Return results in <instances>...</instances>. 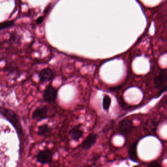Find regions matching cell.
Wrapping results in <instances>:
<instances>
[{"mask_svg":"<svg viewBox=\"0 0 167 167\" xmlns=\"http://www.w3.org/2000/svg\"><path fill=\"white\" fill-rule=\"evenodd\" d=\"M17 134L9 125L0 123V167H16L19 145Z\"/></svg>","mask_w":167,"mask_h":167,"instance_id":"6da1fadb","label":"cell"},{"mask_svg":"<svg viewBox=\"0 0 167 167\" xmlns=\"http://www.w3.org/2000/svg\"><path fill=\"white\" fill-rule=\"evenodd\" d=\"M0 113L12 125L16 130L22 131L19 119L18 116L14 111L10 109L0 108Z\"/></svg>","mask_w":167,"mask_h":167,"instance_id":"7a4b0ae2","label":"cell"},{"mask_svg":"<svg viewBox=\"0 0 167 167\" xmlns=\"http://www.w3.org/2000/svg\"><path fill=\"white\" fill-rule=\"evenodd\" d=\"M49 117V109L47 106L39 107L34 110L32 115V118L39 121Z\"/></svg>","mask_w":167,"mask_h":167,"instance_id":"3957f363","label":"cell"},{"mask_svg":"<svg viewBox=\"0 0 167 167\" xmlns=\"http://www.w3.org/2000/svg\"><path fill=\"white\" fill-rule=\"evenodd\" d=\"M57 95V90L50 85L47 86L44 91V99L47 103H53L56 100Z\"/></svg>","mask_w":167,"mask_h":167,"instance_id":"277c9868","label":"cell"},{"mask_svg":"<svg viewBox=\"0 0 167 167\" xmlns=\"http://www.w3.org/2000/svg\"><path fill=\"white\" fill-rule=\"evenodd\" d=\"M133 129V123L130 120L125 119L119 124V131L120 134L125 136L130 134Z\"/></svg>","mask_w":167,"mask_h":167,"instance_id":"5b68a950","label":"cell"},{"mask_svg":"<svg viewBox=\"0 0 167 167\" xmlns=\"http://www.w3.org/2000/svg\"><path fill=\"white\" fill-rule=\"evenodd\" d=\"M167 82V74L166 72H161L159 75L155 78L154 80V84L155 87L157 89H161L162 91H166Z\"/></svg>","mask_w":167,"mask_h":167,"instance_id":"8992f818","label":"cell"},{"mask_svg":"<svg viewBox=\"0 0 167 167\" xmlns=\"http://www.w3.org/2000/svg\"><path fill=\"white\" fill-rule=\"evenodd\" d=\"M97 138L98 135L97 134H90L82 142L80 146L81 148L83 150H89L96 143Z\"/></svg>","mask_w":167,"mask_h":167,"instance_id":"52a82bcc","label":"cell"},{"mask_svg":"<svg viewBox=\"0 0 167 167\" xmlns=\"http://www.w3.org/2000/svg\"><path fill=\"white\" fill-rule=\"evenodd\" d=\"M39 81L41 83H46L53 79L54 74L53 70L50 68H45L40 71L39 74Z\"/></svg>","mask_w":167,"mask_h":167,"instance_id":"ba28073f","label":"cell"},{"mask_svg":"<svg viewBox=\"0 0 167 167\" xmlns=\"http://www.w3.org/2000/svg\"><path fill=\"white\" fill-rule=\"evenodd\" d=\"M53 154L49 150L42 151L39 153L36 156L37 161L41 164H48L51 162Z\"/></svg>","mask_w":167,"mask_h":167,"instance_id":"9c48e42d","label":"cell"},{"mask_svg":"<svg viewBox=\"0 0 167 167\" xmlns=\"http://www.w3.org/2000/svg\"><path fill=\"white\" fill-rule=\"evenodd\" d=\"M84 134V131L80 125H77L73 127L69 132V136L75 141H78Z\"/></svg>","mask_w":167,"mask_h":167,"instance_id":"30bf717a","label":"cell"},{"mask_svg":"<svg viewBox=\"0 0 167 167\" xmlns=\"http://www.w3.org/2000/svg\"><path fill=\"white\" fill-rule=\"evenodd\" d=\"M157 126L158 123L155 120L149 119L147 120L145 124V130L149 134L154 135L156 134Z\"/></svg>","mask_w":167,"mask_h":167,"instance_id":"8fae6325","label":"cell"},{"mask_svg":"<svg viewBox=\"0 0 167 167\" xmlns=\"http://www.w3.org/2000/svg\"><path fill=\"white\" fill-rule=\"evenodd\" d=\"M137 146H138V142H134L132 144L128 152L129 159L134 162H138Z\"/></svg>","mask_w":167,"mask_h":167,"instance_id":"7c38bea8","label":"cell"},{"mask_svg":"<svg viewBox=\"0 0 167 167\" xmlns=\"http://www.w3.org/2000/svg\"><path fill=\"white\" fill-rule=\"evenodd\" d=\"M51 128L48 125L44 124L40 126L38 129V134L41 136H46L50 134Z\"/></svg>","mask_w":167,"mask_h":167,"instance_id":"4fadbf2b","label":"cell"},{"mask_svg":"<svg viewBox=\"0 0 167 167\" xmlns=\"http://www.w3.org/2000/svg\"><path fill=\"white\" fill-rule=\"evenodd\" d=\"M111 100L110 97L108 95H105L103 98V108L105 111L109 110V107L111 105Z\"/></svg>","mask_w":167,"mask_h":167,"instance_id":"5bb4252c","label":"cell"},{"mask_svg":"<svg viewBox=\"0 0 167 167\" xmlns=\"http://www.w3.org/2000/svg\"><path fill=\"white\" fill-rule=\"evenodd\" d=\"M13 22H14V21H9L1 23L0 24V30L10 27L13 25Z\"/></svg>","mask_w":167,"mask_h":167,"instance_id":"9a60e30c","label":"cell"},{"mask_svg":"<svg viewBox=\"0 0 167 167\" xmlns=\"http://www.w3.org/2000/svg\"><path fill=\"white\" fill-rule=\"evenodd\" d=\"M147 167H162V166L156 161H153L149 163Z\"/></svg>","mask_w":167,"mask_h":167,"instance_id":"2e32d148","label":"cell"},{"mask_svg":"<svg viewBox=\"0 0 167 167\" xmlns=\"http://www.w3.org/2000/svg\"><path fill=\"white\" fill-rule=\"evenodd\" d=\"M43 20L44 19L43 17H40L37 19V20H36V22L38 24H41L43 21Z\"/></svg>","mask_w":167,"mask_h":167,"instance_id":"e0dca14e","label":"cell"},{"mask_svg":"<svg viewBox=\"0 0 167 167\" xmlns=\"http://www.w3.org/2000/svg\"><path fill=\"white\" fill-rule=\"evenodd\" d=\"M91 167V166H86V167Z\"/></svg>","mask_w":167,"mask_h":167,"instance_id":"ac0fdd59","label":"cell"}]
</instances>
